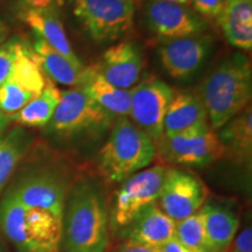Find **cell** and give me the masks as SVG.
I'll list each match as a JSON object with an SVG mask.
<instances>
[{"instance_id": "obj_1", "label": "cell", "mask_w": 252, "mask_h": 252, "mask_svg": "<svg viewBox=\"0 0 252 252\" xmlns=\"http://www.w3.org/2000/svg\"><path fill=\"white\" fill-rule=\"evenodd\" d=\"M252 94L251 63L237 53L226 59L206 78L201 88V102L214 131L247 108Z\"/></svg>"}, {"instance_id": "obj_2", "label": "cell", "mask_w": 252, "mask_h": 252, "mask_svg": "<svg viewBox=\"0 0 252 252\" xmlns=\"http://www.w3.org/2000/svg\"><path fill=\"white\" fill-rule=\"evenodd\" d=\"M63 216L65 251H105L109 242L108 214L98 189L87 182L78 184L65 203Z\"/></svg>"}, {"instance_id": "obj_3", "label": "cell", "mask_w": 252, "mask_h": 252, "mask_svg": "<svg viewBox=\"0 0 252 252\" xmlns=\"http://www.w3.org/2000/svg\"><path fill=\"white\" fill-rule=\"evenodd\" d=\"M0 230L19 252H59L63 217L25 207L8 191L0 203Z\"/></svg>"}, {"instance_id": "obj_4", "label": "cell", "mask_w": 252, "mask_h": 252, "mask_svg": "<svg viewBox=\"0 0 252 252\" xmlns=\"http://www.w3.org/2000/svg\"><path fill=\"white\" fill-rule=\"evenodd\" d=\"M154 141L127 117H119L98 153V171L109 182H122L151 165Z\"/></svg>"}, {"instance_id": "obj_5", "label": "cell", "mask_w": 252, "mask_h": 252, "mask_svg": "<svg viewBox=\"0 0 252 252\" xmlns=\"http://www.w3.org/2000/svg\"><path fill=\"white\" fill-rule=\"evenodd\" d=\"M72 12L97 43L121 39L133 27V0H72Z\"/></svg>"}, {"instance_id": "obj_6", "label": "cell", "mask_w": 252, "mask_h": 252, "mask_svg": "<svg viewBox=\"0 0 252 252\" xmlns=\"http://www.w3.org/2000/svg\"><path fill=\"white\" fill-rule=\"evenodd\" d=\"M115 116L100 108L81 87L61 91V99L48 124V131L62 135L105 131Z\"/></svg>"}, {"instance_id": "obj_7", "label": "cell", "mask_w": 252, "mask_h": 252, "mask_svg": "<svg viewBox=\"0 0 252 252\" xmlns=\"http://www.w3.org/2000/svg\"><path fill=\"white\" fill-rule=\"evenodd\" d=\"M156 150L168 162L203 167L225 156L226 150L209 124L154 141Z\"/></svg>"}, {"instance_id": "obj_8", "label": "cell", "mask_w": 252, "mask_h": 252, "mask_svg": "<svg viewBox=\"0 0 252 252\" xmlns=\"http://www.w3.org/2000/svg\"><path fill=\"white\" fill-rule=\"evenodd\" d=\"M166 172L163 166H153L126 179L112 204L111 222L115 228L130 226L144 209L157 203Z\"/></svg>"}, {"instance_id": "obj_9", "label": "cell", "mask_w": 252, "mask_h": 252, "mask_svg": "<svg viewBox=\"0 0 252 252\" xmlns=\"http://www.w3.org/2000/svg\"><path fill=\"white\" fill-rule=\"evenodd\" d=\"M174 96L168 84L159 78H150L131 89L130 121L153 141L162 137L163 118Z\"/></svg>"}, {"instance_id": "obj_10", "label": "cell", "mask_w": 252, "mask_h": 252, "mask_svg": "<svg viewBox=\"0 0 252 252\" xmlns=\"http://www.w3.org/2000/svg\"><path fill=\"white\" fill-rule=\"evenodd\" d=\"M207 194L196 176L180 169H167L157 202L167 216L179 222L200 212Z\"/></svg>"}, {"instance_id": "obj_11", "label": "cell", "mask_w": 252, "mask_h": 252, "mask_svg": "<svg viewBox=\"0 0 252 252\" xmlns=\"http://www.w3.org/2000/svg\"><path fill=\"white\" fill-rule=\"evenodd\" d=\"M144 17L150 30L163 41L197 35L207 30L206 21L193 9L165 0H147Z\"/></svg>"}, {"instance_id": "obj_12", "label": "cell", "mask_w": 252, "mask_h": 252, "mask_svg": "<svg viewBox=\"0 0 252 252\" xmlns=\"http://www.w3.org/2000/svg\"><path fill=\"white\" fill-rule=\"evenodd\" d=\"M9 193L25 207L39 208L63 217L67 188L64 182L52 173L28 175Z\"/></svg>"}, {"instance_id": "obj_13", "label": "cell", "mask_w": 252, "mask_h": 252, "mask_svg": "<svg viewBox=\"0 0 252 252\" xmlns=\"http://www.w3.org/2000/svg\"><path fill=\"white\" fill-rule=\"evenodd\" d=\"M210 39L200 34L163 41L159 49L160 61L169 76L186 80L196 72L209 54Z\"/></svg>"}, {"instance_id": "obj_14", "label": "cell", "mask_w": 252, "mask_h": 252, "mask_svg": "<svg viewBox=\"0 0 252 252\" xmlns=\"http://www.w3.org/2000/svg\"><path fill=\"white\" fill-rule=\"evenodd\" d=\"M104 80L119 89L131 90L137 84L143 70L140 50L132 42H121L104 53L98 64Z\"/></svg>"}, {"instance_id": "obj_15", "label": "cell", "mask_w": 252, "mask_h": 252, "mask_svg": "<svg viewBox=\"0 0 252 252\" xmlns=\"http://www.w3.org/2000/svg\"><path fill=\"white\" fill-rule=\"evenodd\" d=\"M19 17L34 31L37 37L42 39L75 65L84 67L71 48L54 5L47 8L21 9Z\"/></svg>"}, {"instance_id": "obj_16", "label": "cell", "mask_w": 252, "mask_h": 252, "mask_svg": "<svg viewBox=\"0 0 252 252\" xmlns=\"http://www.w3.org/2000/svg\"><path fill=\"white\" fill-rule=\"evenodd\" d=\"M81 87L100 108L115 117H127L131 105V90L119 89L104 80L98 64L84 67Z\"/></svg>"}, {"instance_id": "obj_17", "label": "cell", "mask_w": 252, "mask_h": 252, "mask_svg": "<svg viewBox=\"0 0 252 252\" xmlns=\"http://www.w3.org/2000/svg\"><path fill=\"white\" fill-rule=\"evenodd\" d=\"M217 21L225 39L236 48L252 47V0H224Z\"/></svg>"}, {"instance_id": "obj_18", "label": "cell", "mask_w": 252, "mask_h": 252, "mask_svg": "<svg viewBox=\"0 0 252 252\" xmlns=\"http://www.w3.org/2000/svg\"><path fill=\"white\" fill-rule=\"evenodd\" d=\"M176 222L158 207L151 204L131 223L128 239L159 248L175 235Z\"/></svg>"}, {"instance_id": "obj_19", "label": "cell", "mask_w": 252, "mask_h": 252, "mask_svg": "<svg viewBox=\"0 0 252 252\" xmlns=\"http://www.w3.org/2000/svg\"><path fill=\"white\" fill-rule=\"evenodd\" d=\"M208 124V115L201 99L190 94H179L173 96L167 108L162 135H174Z\"/></svg>"}, {"instance_id": "obj_20", "label": "cell", "mask_w": 252, "mask_h": 252, "mask_svg": "<svg viewBox=\"0 0 252 252\" xmlns=\"http://www.w3.org/2000/svg\"><path fill=\"white\" fill-rule=\"evenodd\" d=\"M207 252H226L236 237L238 219L229 209L216 206H203Z\"/></svg>"}, {"instance_id": "obj_21", "label": "cell", "mask_w": 252, "mask_h": 252, "mask_svg": "<svg viewBox=\"0 0 252 252\" xmlns=\"http://www.w3.org/2000/svg\"><path fill=\"white\" fill-rule=\"evenodd\" d=\"M34 53L40 68L45 70L53 82L67 87L80 86L84 67L75 65L40 37L34 42Z\"/></svg>"}, {"instance_id": "obj_22", "label": "cell", "mask_w": 252, "mask_h": 252, "mask_svg": "<svg viewBox=\"0 0 252 252\" xmlns=\"http://www.w3.org/2000/svg\"><path fill=\"white\" fill-rule=\"evenodd\" d=\"M60 99L61 91L50 78H46V86L42 93L12 116L11 121L30 127H43L49 124Z\"/></svg>"}, {"instance_id": "obj_23", "label": "cell", "mask_w": 252, "mask_h": 252, "mask_svg": "<svg viewBox=\"0 0 252 252\" xmlns=\"http://www.w3.org/2000/svg\"><path fill=\"white\" fill-rule=\"evenodd\" d=\"M220 130L217 135L220 143L224 145L226 152L229 151L238 160H250L252 151L251 106H247Z\"/></svg>"}, {"instance_id": "obj_24", "label": "cell", "mask_w": 252, "mask_h": 252, "mask_svg": "<svg viewBox=\"0 0 252 252\" xmlns=\"http://www.w3.org/2000/svg\"><path fill=\"white\" fill-rule=\"evenodd\" d=\"M31 144V135L21 127L0 134V193L27 153Z\"/></svg>"}, {"instance_id": "obj_25", "label": "cell", "mask_w": 252, "mask_h": 252, "mask_svg": "<svg viewBox=\"0 0 252 252\" xmlns=\"http://www.w3.org/2000/svg\"><path fill=\"white\" fill-rule=\"evenodd\" d=\"M174 237L188 251L207 252L202 212L200 210L194 215L176 222Z\"/></svg>"}, {"instance_id": "obj_26", "label": "cell", "mask_w": 252, "mask_h": 252, "mask_svg": "<svg viewBox=\"0 0 252 252\" xmlns=\"http://www.w3.org/2000/svg\"><path fill=\"white\" fill-rule=\"evenodd\" d=\"M34 98V94L26 93L11 78H7L0 88V112L11 118Z\"/></svg>"}, {"instance_id": "obj_27", "label": "cell", "mask_w": 252, "mask_h": 252, "mask_svg": "<svg viewBox=\"0 0 252 252\" xmlns=\"http://www.w3.org/2000/svg\"><path fill=\"white\" fill-rule=\"evenodd\" d=\"M19 41L12 39L0 45V88L11 74Z\"/></svg>"}, {"instance_id": "obj_28", "label": "cell", "mask_w": 252, "mask_h": 252, "mask_svg": "<svg viewBox=\"0 0 252 252\" xmlns=\"http://www.w3.org/2000/svg\"><path fill=\"white\" fill-rule=\"evenodd\" d=\"M194 12L207 18H217L222 11L224 0H191Z\"/></svg>"}, {"instance_id": "obj_29", "label": "cell", "mask_w": 252, "mask_h": 252, "mask_svg": "<svg viewBox=\"0 0 252 252\" xmlns=\"http://www.w3.org/2000/svg\"><path fill=\"white\" fill-rule=\"evenodd\" d=\"M232 252H252V231L251 226L244 229L235 241Z\"/></svg>"}, {"instance_id": "obj_30", "label": "cell", "mask_w": 252, "mask_h": 252, "mask_svg": "<svg viewBox=\"0 0 252 252\" xmlns=\"http://www.w3.org/2000/svg\"><path fill=\"white\" fill-rule=\"evenodd\" d=\"M115 252H160L159 248L157 247H151V245L141 244L138 242H133L128 239L126 243L122 245L118 250Z\"/></svg>"}, {"instance_id": "obj_31", "label": "cell", "mask_w": 252, "mask_h": 252, "mask_svg": "<svg viewBox=\"0 0 252 252\" xmlns=\"http://www.w3.org/2000/svg\"><path fill=\"white\" fill-rule=\"evenodd\" d=\"M54 5V0H20L21 9L47 8Z\"/></svg>"}, {"instance_id": "obj_32", "label": "cell", "mask_w": 252, "mask_h": 252, "mask_svg": "<svg viewBox=\"0 0 252 252\" xmlns=\"http://www.w3.org/2000/svg\"><path fill=\"white\" fill-rule=\"evenodd\" d=\"M159 251L160 252H187L188 250L178 241V239L173 237L172 239H169V241H167L166 243L160 245Z\"/></svg>"}, {"instance_id": "obj_33", "label": "cell", "mask_w": 252, "mask_h": 252, "mask_svg": "<svg viewBox=\"0 0 252 252\" xmlns=\"http://www.w3.org/2000/svg\"><path fill=\"white\" fill-rule=\"evenodd\" d=\"M9 123H11V118H8L7 116L4 115V113L0 112V134L6 130V127L9 125Z\"/></svg>"}, {"instance_id": "obj_34", "label": "cell", "mask_w": 252, "mask_h": 252, "mask_svg": "<svg viewBox=\"0 0 252 252\" xmlns=\"http://www.w3.org/2000/svg\"><path fill=\"white\" fill-rule=\"evenodd\" d=\"M168 2H174V4H180V5H189L191 2V0H165Z\"/></svg>"}, {"instance_id": "obj_35", "label": "cell", "mask_w": 252, "mask_h": 252, "mask_svg": "<svg viewBox=\"0 0 252 252\" xmlns=\"http://www.w3.org/2000/svg\"><path fill=\"white\" fill-rule=\"evenodd\" d=\"M6 32V26L2 23L1 20H0V39H1L2 36H4V33Z\"/></svg>"}, {"instance_id": "obj_36", "label": "cell", "mask_w": 252, "mask_h": 252, "mask_svg": "<svg viewBox=\"0 0 252 252\" xmlns=\"http://www.w3.org/2000/svg\"><path fill=\"white\" fill-rule=\"evenodd\" d=\"M187 252H197V251H187Z\"/></svg>"}]
</instances>
